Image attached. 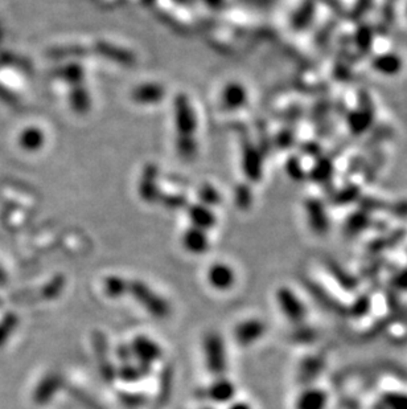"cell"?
Wrapping results in <instances>:
<instances>
[{
    "instance_id": "1",
    "label": "cell",
    "mask_w": 407,
    "mask_h": 409,
    "mask_svg": "<svg viewBox=\"0 0 407 409\" xmlns=\"http://www.w3.org/2000/svg\"><path fill=\"white\" fill-rule=\"evenodd\" d=\"M278 304L280 311L285 314L286 319L292 323H302L307 316V307L302 300L291 291L280 289L278 291Z\"/></svg>"
},
{
    "instance_id": "2",
    "label": "cell",
    "mask_w": 407,
    "mask_h": 409,
    "mask_svg": "<svg viewBox=\"0 0 407 409\" xmlns=\"http://www.w3.org/2000/svg\"><path fill=\"white\" fill-rule=\"evenodd\" d=\"M205 357L207 363L212 372L220 373L225 371L226 367V354H225V346L220 337L210 335L205 344Z\"/></svg>"
},
{
    "instance_id": "3",
    "label": "cell",
    "mask_w": 407,
    "mask_h": 409,
    "mask_svg": "<svg viewBox=\"0 0 407 409\" xmlns=\"http://www.w3.org/2000/svg\"><path fill=\"white\" fill-rule=\"evenodd\" d=\"M328 394L323 388L310 387L302 391L295 400V409H326Z\"/></svg>"
},
{
    "instance_id": "4",
    "label": "cell",
    "mask_w": 407,
    "mask_h": 409,
    "mask_svg": "<svg viewBox=\"0 0 407 409\" xmlns=\"http://www.w3.org/2000/svg\"><path fill=\"white\" fill-rule=\"evenodd\" d=\"M208 281L212 288L217 291H228L233 286L236 281V275L228 265H214L208 272Z\"/></svg>"
},
{
    "instance_id": "5",
    "label": "cell",
    "mask_w": 407,
    "mask_h": 409,
    "mask_svg": "<svg viewBox=\"0 0 407 409\" xmlns=\"http://www.w3.org/2000/svg\"><path fill=\"white\" fill-rule=\"evenodd\" d=\"M264 332V326L258 319H249L239 323L236 329L237 341L241 344H251L258 341Z\"/></svg>"
},
{
    "instance_id": "6",
    "label": "cell",
    "mask_w": 407,
    "mask_h": 409,
    "mask_svg": "<svg viewBox=\"0 0 407 409\" xmlns=\"http://www.w3.org/2000/svg\"><path fill=\"white\" fill-rule=\"evenodd\" d=\"M234 385L228 382L226 379H220L216 383L212 384L209 388L210 399L217 403H226L234 396Z\"/></svg>"
},
{
    "instance_id": "7",
    "label": "cell",
    "mask_w": 407,
    "mask_h": 409,
    "mask_svg": "<svg viewBox=\"0 0 407 409\" xmlns=\"http://www.w3.org/2000/svg\"><path fill=\"white\" fill-rule=\"evenodd\" d=\"M134 350L138 357H143V360H155L159 355L158 346L145 338H141L134 344Z\"/></svg>"
},
{
    "instance_id": "8",
    "label": "cell",
    "mask_w": 407,
    "mask_h": 409,
    "mask_svg": "<svg viewBox=\"0 0 407 409\" xmlns=\"http://www.w3.org/2000/svg\"><path fill=\"white\" fill-rule=\"evenodd\" d=\"M229 409H251L246 403H233Z\"/></svg>"
}]
</instances>
